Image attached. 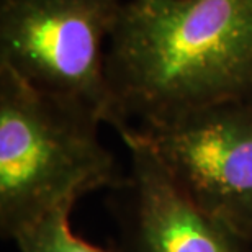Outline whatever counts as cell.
<instances>
[{"label": "cell", "mask_w": 252, "mask_h": 252, "mask_svg": "<svg viewBox=\"0 0 252 252\" xmlns=\"http://www.w3.org/2000/svg\"><path fill=\"white\" fill-rule=\"evenodd\" d=\"M134 128L200 208L252 243V98Z\"/></svg>", "instance_id": "obj_4"}, {"label": "cell", "mask_w": 252, "mask_h": 252, "mask_svg": "<svg viewBox=\"0 0 252 252\" xmlns=\"http://www.w3.org/2000/svg\"><path fill=\"white\" fill-rule=\"evenodd\" d=\"M123 0H0V67L117 126L107 74Z\"/></svg>", "instance_id": "obj_3"}, {"label": "cell", "mask_w": 252, "mask_h": 252, "mask_svg": "<svg viewBox=\"0 0 252 252\" xmlns=\"http://www.w3.org/2000/svg\"><path fill=\"white\" fill-rule=\"evenodd\" d=\"M107 74L115 129L252 98V0H128Z\"/></svg>", "instance_id": "obj_1"}, {"label": "cell", "mask_w": 252, "mask_h": 252, "mask_svg": "<svg viewBox=\"0 0 252 252\" xmlns=\"http://www.w3.org/2000/svg\"><path fill=\"white\" fill-rule=\"evenodd\" d=\"M75 205H64L30 226L15 238L20 252H120L118 248H102L74 233L70 215Z\"/></svg>", "instance_id": "obj_6"}, {"label": "cell", "mask_w": 252, "mask_h": 252, "mask_svg": "<svg viewBox=\"0 0 252 252\" xmlns=\"http://www.w3.org/2000/svg\"><path fill=\"white\" fill-rule=\"evenodd\" d=\"M129 169L115 190L120 252H251V243L200 208L133 125L117 129Z\"/></svg>", "instance_id": "obj_5"}, {"label": "cell", "mask_w": 252, "mask_h": 252, "mask_svg": "<svg viewBox=\"0 0 252 252\" xmlns=\"http://www.w3.org/2000/svg\"><path fill=\"white\" fill-rule=\"evenodd\" d=\"M98 115L0 67V234L15 241L64 205L126 174L100 139Z\"/></svg>", "instance_id": "obj_2"}]
</instances>
